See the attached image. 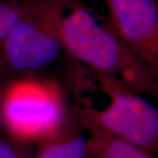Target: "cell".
Masks as SVG:
<instances>
[{
	"mask_svg": "<svg viewBox=\"0 0 158 158\" xmlns=\"http://www.w3.org/2000/svg\"><path fill=\"white\" fill-rule=\"evenodd\" d=\"M109 104L98 110L83 100L78 118L86 128L101 130L151 153L158 149V110L141 93L119 80L98 75Z\"/></svg>",
	"mask_w": 158,
	"mask_h": 158,
	"instance_id": "277c9868",
	"label": "cell"
},
{
	"mask_svg": "<svg viewBox=\"0 0 158 158\" xmlns=\"http://www.w3.org/2000/svg\"><path fill=\"white\" fill-rule=\"evenodd\" d=\"M23 12V0H0V45Z\"/></svg>",
	"mask_w": 158,
	"mask_h": 158,
	"instance_id": "ba28073f",
	"label": "cell"
},
{
	"mask_svg": "<svg viewBox=\"0 0 158 158\" xmlns=\"http://www.w3.org/2000/svg\"><path fill=\"white\" fill-rule=\"evenodd\" d=\"M89 137L64 134L40 142L36 158H89Z\"/></svg>",
	"mask_w": 158,
	"mask_h": 158,
	"instance_id": "52a82bcc",
	"label": "cell"
},
{
	"mask_svg": "<svg viewBox=\"0 0 158 158\" xmlns=\"http://www.w3.org/2000/svg\"><path fill=\"white\" fill-rule=\"evenodd\" d=\"M67 119L65 96L56 82L37 77L6 81L0 95V123L20 142L49 140Z\"/></svg>",
	"mask_w": 158,
	"mask_h": 158,
	"instance_id": "3957f363",
	"label": "cell"
},
{
	"mask_svg": "<svg viewBox=\"0 0 158 158\" xmlns=\"http://www.w3.org/2000/svg\"><path fill=\"white\" fill-rule=\"evenodd\" d=\"M108 9L105 24L148 69L158 76L156 0H99Z\"/></svg>",
	"mask_w": 158,
	"mask_h": 158,
	"instance_id": "5b68a950",
	"label": "cell"
},
{
	"mask_svg": "<svg viewBox=\"0 0 158 158\" xmlns=\"http://www.w3.org/2000/svg\"><path fill=\"white\" fill-rule=\"evenodd\" d=\"M7 142L0 140V158H22Z\"/></svg>",
	"mask_w": 158,
	"mask_h": 158,
	"instance_id": "9c48e42d",
	"label": "cell"
},
{
	"mask_svg": "<svg viewBox=\"0 0 158 158\" xmlns=\"http://www.w3.org/2000/svg\"><path fill=\"white\" fill-rule=\"evenodd\" d=\"M89 158H156L149 152L130 142L89 127Z\"/></svg>",
	"mask_w": 158,
	"mask_h": 158,
	"instance_id": "8992f818",
	"label": "cell"
},
{
	"mask_svg": "<svg viewBox=\"0 0 158 158\" xmlns=\"http://www.w3.org/2000/svg\"><path fill=\"white\" fill-rule=\"evenodd\" d=\"M73 0H23V12L0 45V80L37 77L62 48L61 24Z\"/></svg>",
	"mask_w": 158,
	"mask_h": 158,
	"instance_id": "7a4b0ae2",
	"label": "cell"
},
{
	"mask_svg": "<svg viewBox=\"0 0 158 158\" xmlns=\"http://www.w3.org/2000/svg\"><path fill=\"white\" fill-rule=\"evenodd\" d=\"M76 1H80V0H76Z\"/></svg>",
	"mask_w": 158,
	"mask_h": 158,
	"instance_id": "8fae6325",
	"label": "cell"
},
{
	"mask_svg": "<svg viewBox=\"0 0 158 158\" xmlns=\"http://www.w3.org/2000/svg\"><path fill=\"white\" fill-rule=\"evenodd\" d=\"M62 18V48L98 75L119 80L141 94L156 96L157 77L81 1H70Z\"/></svg>",
	"mask_w": 158,
	"mask_h": 158,
	"instance_id": "6da1fadb",
	"label": "cell"
},
{
	"mask_svg": "<svg viewBox=\"0 0 158 158\" xmlns=\"http://www.w3.org/2000/svg\"><path fill=\"white\" fill-rule=\"evenodd\" d=\"M4 84H5V82L0 80V95H1V92H2V90H3V87H4Z\"/></svg>",
	"mask_w": 158,
	"mask_h": 158,
	"instance_id": "30bf717a",
	"label": "cell"
}]
</instances>
